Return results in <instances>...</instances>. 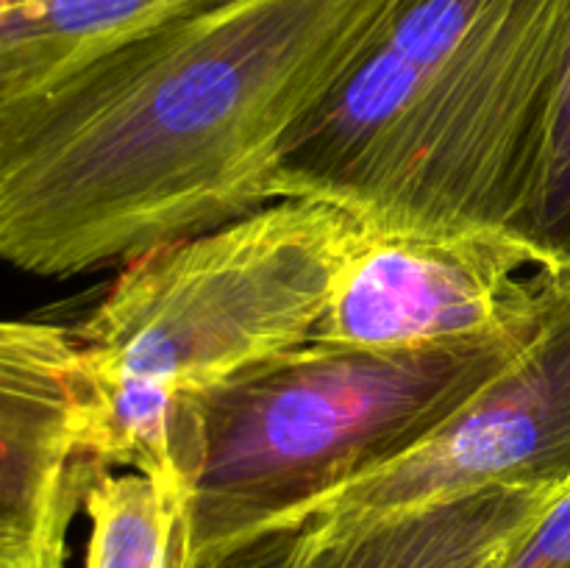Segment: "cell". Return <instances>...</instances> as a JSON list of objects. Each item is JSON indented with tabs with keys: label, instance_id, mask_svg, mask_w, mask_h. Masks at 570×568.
Returning <instances> with one entry per match:
<instances>
[{
	"label": "cell",
	"instance_id": "2",
	"mask_svg": "<svg viewBox=\"0 0 570 568\" xmlns=\"http://www.w3.org/2000/svg\"><path fill=\"white\" fill-rule=\"evenodd\" d=\"M570 0H395L282 167L373 232L521 226Z\"/></svg>",
	"mask_w": 570,
	"mask_h": 568
},
{
	"label": "cell",
	"instance_id": "4",
	"mask_svg": "<svg viewBox=\"0 0 570 568\" xmlns=\"http://www.w3.org/2000/svg\"><path fill=\"white\" fill-rule=\"evenodd\" d=\"M367 226L315 198H278L122 265L72 329L81 371L204 395L312 343Z\"/></svg>",
	"mask_w": 570,
	"mask_h": 568
},
{
	"label": "cell",
	"instance_id": "8",
	"mask_svg": "<svg viewBox=\"0 0 570 568\" xmlns=\"http://www.w3.org/2000/svg\"><path fill=\"white\" fill-rule=\"evenodd\" d=\"M562 493L493 488L387 516L289 529L273 568H499Z\"/></svg>",
	"mask_w": 570,
	"mask_h": 568
},
{
	"label": "cell",
	"instance_id": "13",
	"mask_svg": "<svg viewBox=\"0 0 570 568\" xmlns=\"http://www.w3.org/2000/svg\"><path fill=\"white\" fill-rule=\"evenodd\" d=\"M287 538L289 532L262 535V538L250 540V543L209 557V560L198 562L195 568H273L278 557H282L284 546H287Z\"/></svg>",
	"mask_w": 570,
	"mask_h": 568
},
{
	"label": "cell",
	"instance_id": "12",
	"mask_svg": "<svg viewBox=\"0 0 570 568\" xmlns=\"http://www.w3.org/2000/svg\"><path fill=\"white\" fill-rule=\"evenodd\" d=\"M499 568H570V488L551 501Z\"/></svg>",
	"mask_w": 570,
	"mask_h": 568
},
{
	"label": "cell",
	"instance_id": "9",
	"mask_svg": "<svg viewBox=\"0 0 570 568\" xmlns=\"http://www.w3.org/2000/svg\"><path fill=\"white\" fill-rule=\"evenodd\" d=\"M217 0H0V106Z\"/></svg>",
	"mask_w": 570,
	"mask_h": 568
},
{
	"label": "cell",
	"instance_id": "7",
	"mask_svg": "<svg viewBox=\"0 0 570 568\" xmlns=\"http://www.w3.org/2000/svg\"><path fill=\"white\" fill-rule=\"evenodd\" d=\"M98 473L81 440L72 329L0 321V557L65 568L67 532Z\"/></svg>",
	"mask_w": 570,
	"mask_h": 568
},
{
	"label": "cell",
	"instance_id": "3",
	"mask_svg": "<svg viewBox=\"0 0 570 568\" xmlns=\"http://www.w3.org/2000/svg\"><path fill=\"white\" fill-rule=\"evenodd\" d=\"M534 326L412 349L306 343L200 395L206 462L187 507V568L289 532L328 490L410 451Z\"/></svg>",
	"mask_w": 570,
	"mask_h": 568
},
{
	"label": "cell",
	"instance_id": "1",
	"mask_svg": "<svg viewBox=\"0 0 570 568\" xmlns=\"http://www.w3.org/2000/svg\"><path fill=\"white\" fill-rule=\"evenodd\" d=\"M395 0H217L0 106V262L78 276L282 198Z\"/></svg>",
	"mask_w": 570,
	"mask_h": 568
},
{
	"label": "cell",
	"instance_id": "14",
	"mask_svg": "<svg viewBox=\"0 0 570 568\" xmlns=\"http://www.w3.org/2000/svg\"><path fill=\"white\" fill-rule=\"evenodd\" d=\"M0 568H48V566H28V562L9 560V557H0Z\"/></svg>",
	"mask_w": 570,
	"mask_h": 568
},
{
	"label": "cell",
	"instance_id": "5",
	"mask_svg": "<svg viewBox=\"0 0 570 568\" xmlns=\"http://www.w3.org/2000/svg\"><path fill=\"white\" fill-rule=\"evenodd\" d=\"M493 488H570V262L532 337L434 432L301 516L340 523Z\"/></svg>",
	"mask_w": 570,
	"mask_h": 568
},
{
	"label": "cell",
	"instance_id": "10",
	"mask_svg": "<svg viewBox=\"0 0 570 568\" xmlns=\"http://www.w3.org/2000/svg\"><path fill=\"white\" fill-rule=\"evenodd\" d=\"M83 568H187V499L137 471H104L83 499Z\"/></svg>",
	"mask_w": 570,
	"mask_h": 568
},
{
	"label": "cell",
	"instance_id": "6",
	"mask_svg": "<svg viewBox=\"0 0 570 568\" xmlns=\"http://www.w3.org/2000/svg\"><path fill=\"white\" fill-rule=\"evenodd\" d=\"M566 265L512 228H367L312 343L412 349L527 332Z\"/></svg>",
	"mask_w": 570,
	"mask_h": 568
},
{
	"label": "cell",
	"instance_id": "11",
	"mask_svg": "<svg viewBox=\"0 0 570 568\" xmlns=\"http://www.w3.org/2000/svg\"><path fill=\"white\" fill-rule=\"evenodd\" d=\"M518 234L557 262H570V17L546 115L538 167Z\"/></svg>",
	"mask_w": 570,
	"mask_h": 568
}]
</instances>
